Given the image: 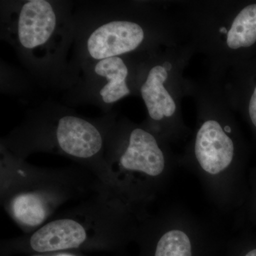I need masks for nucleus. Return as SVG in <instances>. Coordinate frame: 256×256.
Wrapping results in <instances>:
<instances>
[{
  "label": "nucleus",
  "mask_w": 256,
  "mask_h": 256,
  "mask_svg": "<svg viewBox=\"0 0 256 256\" xmlns=\"http://www.w3.org/2000/svg\"><path fill=\"white\" fill-rule=\"evenodd\" d=\"M229 132L216 120L200 126L194 144V169L216 203L242 206L248 193L245 163Z\"/></svg>",
  "instance_id": "nucleus-1"
},
{
  "label": "nucleus",
  "mask_w": 256,
  "mask_h": 256,
  "mask_svg": "<svg viewBox=\"0 0 256 256\" xmlns=\"http://www.w3.org/2000/svg\"><path fill=\"white\" fill-rule=\"evenodd\" d=\"M220 245L196 222L174 214L156 242L153 256H217Z\"/></svg>",
  "instance_id": "nucleus-2"
},
{
  "label": "nucleus",
  "mask_w": 256,
  "mask_h": 256,
  "mask_svg": "<svg viewBox=\"0 0 256 256\" xmlns=\"http://www.w3.org/2000/svg\"><path fill=\"white\" fill-rule=\"evenodd\" d=\"M144 38V30L137 23L110 22L99 26L90 34L88 50L94 60H106L136 50Z\"/></svg>",
  "instance_id": "nucleus-3"
},
{
  "label": "nucleus",
  "mask_w": 256,
  "mask_h": 256,
  "mask_svg": "<svg viewBox=\"0 0 256 256\" xmlns=\"http://www.w3.org/2000/svg\"><path fill=\"white\" fill-rule=\"evenodd\" d=\"M120 164L124 170L152 178L162 176L166 166L164 152L156 138L141 128H136L130 133Z\"/></svg>",
  "instance_id": "nucleus-4"
},
{
  "label": "nucleus",
  "mask_w": 256,
  "mask_h": 256,
  "mask_svg": "<svg viewBox=\"0 0 256 256\" xmlns=\"http://www.w3.org/2000/svg\"><path fill=\"white\" fill-rule=\"evenodd\" d=\"M56 24L53 8L45 0H32L25 3L20 12L18 35L24 48H34L46 43Z\"/></svg>",
  "instance_id": "nucleus-5"
},
{
  "label": "nucleus",
  "mask_w": 256,
  "mask_h": 256,
  "mask_svg": "<svg viewBox=\"0 0 256 256\" xmlns=\"http://www.w3.org/2000/svg\"><path fill=\"white\" fill-rule=\"evenodd\" d=\"M56 136L60 148L76 158L94 156L102 146V138L97 128L75 116H64L60 119Z\"/></svg>",
  "instance_id": "nucleus-6"
},
{
  "label": "nucleus",
  "mask_w": 256,
  "mask_h": 256,
  "mask_svg": "<svg viewBox=\"0 0 256 256\" xmlns=\"http://www.w3.org/2000/svg\"><path fill=\"white\" fill-rule=\"evenodd\" d=\"M86 238L85 229L75 220H54L42 227L31 238V246L37 252L74 248Z\"/></svg>",
  "instance_id": "nucleus-7"
},
{
  "label": "nucleus",
  "mask_w": 256,
  "mask_h": 256,
  "mask_svg": "<svg viewBox=\"0 0 256 256\" xmlns=\"http://www.w3.org/2000/svg\"><path fill=\"white\" fill-rule=\"evenodd\" d=\"M168 78V70L162 66L152 68L140 88L141 95L152 119L160 121L170 118L176 111V104L164 84Z\"/></svg>",
  "instance_id": "nucleus-8"
},
{
  "label": "nucleus",
  "mask_w": 256,
  "mask_h": 256,
  "mask_svg": "<svg viewBox=\"0 0 256 256\" xmlns=\"http://www.w3.org/2000/svg\"><path fill=\"white\" fill-rule=\"evenodd\" d=\"M95 72L108 80L100 92L101 98L106 104H114L129 95L130 92L126 82L128 69L122 58L116 56L99 60Z\"/></svg>",
  "instance_id": "nucleus-9"
},
{
  "label": "nucleus",
  "mask_w": 256,
  "mask_h": 256,
  "mask_svg": "<svg viewBox=\"0 0 256 256\" xmlns=\"http://www.w3.org/2000/svg\"><path fill=\"white\" fill-rule=\"evenodd\" d=\"M227 46L230 50L250 48L256 44V2L239 11L227 34Z\"/></svg>",
  "instance_id": "nucleus-10"
},
{
  "label": "nucleus",
  "mask_w": 256,
  "mask_h": 256,
  "mask_svg": "<svg viewBox=\"0 0 256 256\" xmlns=\"http://www.w3.org/2000/svg\"><path fill=\"white\" fill-rule=\"evenodd\" d=\"M12 210L16 220L30 226L41 224L46 215L42 198L34 194H24L16 197Z\"/></svg>",
  "instance_id": "nucleus-11"
},
{
  "label": "nucleus",
  "mask_w": 256,
  "mask_h": 256,
  "mask_svg": "<svg viewBox=\"0 0 256 256\" xmlns=\"http://www.w3.org/2000/svg\"><path fill=\"white\" fill-rule=\"evenodd\" d=\"M223 256H256V235L246 234L230 242Z\"/></svg>",
  "instance_id": "nucleus-12"
},
{
  "label": "nucleus",
  "mask_w": 256,
  "mask_h": 256,
  "mask_svg": "<svg viewBox=\"0 0 256 256\" xmlns=\"http://www.w3.org/2000/svg\"><path fill=\"white\" fill-rule=\"evenodd\" d=\"M248 186V193L242 205L245 220L252 226H256V173L252 174Z\"/></svg>",
  "instance_id": "nucleus-13"
},
{
  "label": "nucleus",
  "mask_w": 256,
  "mask_h": 256,
  "mask_svg": "<svg viewBox=\"0 0 256 256\" xmlns=\"http://www.w3.org/2000/svg\"><path fill=\"white\" fill-rule=\"evenodd\" d=\"M252 84L248 92L246 109L248 119L256 136V74H252Z\"/></svg>",
  "instance_id": "nucleus-14"
},
{
  "label": "nucleus",
  "mask_w": 256,
  "mask_h": 256,
  "mask_svg": "<svg viewBox=\"0 0 256 256\" xmlns=\"http://www.w3.org/2000/svg\"><path fill=\"white\" fill-rule=\"evenodd\" d=\"M58 256H68V255H60Z\"/></svg>",
  "instance_id": "nucleus-15"
}]
</instances>
